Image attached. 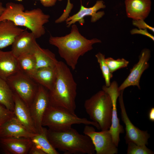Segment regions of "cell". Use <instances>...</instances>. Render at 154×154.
<instances>
[{
	"label": "cell",
	"mask_w": 154,
	"mask_h": 154,
	"mask_svg": "<svg viewBox=\"0 0 154 154\" xmlns=\"http://www.w3.org/2000/svg\"><path fill=\"white\" fill-rule=\"evenodd\" d=\"M49 42L58 48L60 56L68 66L74 70L80 57L92 50L94 44L101 41L97 38L87 39L80 33L76 25L73 24L69 34L60 37L50 36Z\"/></svg>",
	"instance_id": "1"
},
{
	"label": "cell",
	"mask_w": 154,
	"mask_h": 154,
	"mask_svg": "<svg viewBox=\"0 0 154 154\" xmlns=\"http://www.w3.org/2000/svg\"><path fill=\"white\" fill-rule=\"evenodd\" d=\"M56 67L57 74L55 84L52 89L48 91L50 105L75 114L77 84L66 64L58 61Z\"/></svg>",
	"instance_id": "2"
},
{
	"label": "cell",
	"mask_w": 154,
	"mask_h": 154,
	"mask_svg": "<svg viewBox=\"0 0 154 154\" xmlns=\"http://www.w3.org/2000/svg\"><path fill=\"white\" fill-rule=\"evenodd\" d=\"M50 16L44 14L39 8L25 11L24 5L20 3L8 2L0 16V22L5 20L13 22L17 26L29 29L37 38L45 33L43 26L49 21Z\"/></svg>",
	"instance_id": "3"
},
{
	"label": "cell",
	"mask_w": 154,
	"mask_h": 154,
	"mask_svg": "<svg viewBox=\"0 0 154 154\" xmlns=\"http://www.w3.org/2000/svg\"><path fill=\"white\" fill-rule=\"evenodd\" d=\"M48 138L56 149L65 154H93L94 146L87 135L79 133L72 127L59 131L47 129Z\"/></svg>",
	"instance_id": "4"
},
{
	"label": "cell",
	"mask_w": 154,
	"mask_h": 154,
	"mask_svg": "<svg viewBox=\"0 0 154 154\" xmlns=\"http://www.w3.org/2000/svg\"><path fill=\"white\" fill-rule=\"evenodd\" d=\"M85 111L92 121L98 123L101 131L108 130L111 124L112 104L109 95L102 90L84 103Z\"/></svg>",
	"instance_id": "5"
},
{
	"label": "cell",
	"mask_w": 154,
	"mask_h": 154,
	"mask_svg": "<svg viewBox=\"0 0 154 154\" xmlns=\"http://www.w3.org/2000/svg\"><path fill=\"white\" fill-rule=\"evenodd\" d=\"M84 124L95 126L100 129L99 125L85 118H80L68 110L50 104L46 109L42 121V125L50 130L59 131L68 129L75 124Z\"/></svg>",
	"instance_id": "6"
},
{
	"label": "cell",
	"mask_w": 154,
	"mask_h": 154,
	"mask_svg": "<svg viewBox=\"0 0 154 154\" xmlns=\"http://www.w3.org/2000/svg\"><path fill=\"white\" fill-rule=\"evenodd\" d=\"M6 81L13 93L29 107L37 91L39 84L20 71L9 76Z\"/></svg>",
	"instance_id": "7"
},
{
	"label": "cell",
	"mask_w": 154,
	"mask_h": 154,
	"mask_svg": "<svg viewBox=\"0 0 154 154\" xmlns=\"http://www.w3.org/2000/svg\"><path fill=\"white\" fill-rule=\"evenodd\" d=\"M90 125H85L83 133L91 139L96 154H117V147L113 142L109 129L97 132L93 127Z\"/></svg>",
	"instance_id": "8"
},
{
	"label": "cell",
	"mask_w": 154,
	"mask_h": 154,
	"mask_svg": "<svg viewBox=\"0 0 154 154\" xmlns=\"http://www.w3.org/2000/svg\"><path fill=\"white\" fill-rule=\"evenodd\" d=\"M50 104L48 90L39 84L37 91L29 108L38 133L43 130L42 121L45 111Z\"/></svg>",
	"instance_id": "9"
},
{
	"label": "cell",
	"mask_w": 154,
	"mask_h": 154,
	"mask_svg": "<svg viewBox=\"0 0 154 154\" xmlns=\"http://www.w3.org/2000/svg\"><path fill=\"white\" fill-rule=\"evenodd\" d=\"M123 90L120 91L119 100L121 119L125 126L126 142L131 141L139 145H147L148 139L150 137V135L147 131L141 130L135 127L129 119L123 102Z\"/></svg>",
	"instance_id": "10"
},
{
	"label": "cell",
	"mask_w": 154,
	"mask_h": 154,
	"mask_svg": "<svg viewBox=\"0 0 154 154\" xmlns=\"http://www.w3.org/2000/svg\"><path fill=\"white\" fill-rule=\"evenodd\" d=\"M117 82L113 81L109 87L102 86V90L107 93L110 96L112 104L111 124L109 130L110 132L113 142L117 147L120 141L119 135L124 132L123 126L119 123L117 117V101L120 91L118 90Z\"/></svg>",
	"instance_id": "11"
},
{
	"label": "cell",
	"mask_w": 154,
	"mask_h": 154,
	"mask_svg": "<svg viewBox=\"0 0 154 154\" xmlns=\"http://www.w3.org/2000/svg\"><path fill=\"white\" fill-rule=\"evenodd\" d=\"M150 51L147 49L143 50L140 54L138 62L130 70V73L121 85L118 90H124L131 86H136L140 89L139 82L141 76L145 70L149 66L148 61L150 57Z\"/></svg>",
	"instance_id": "12"
},
{
	"label": "cell",
	"mask_w": 154,
	"mask_h": 154,
	"mask_svg": "<svg viewBox=\"0 0 154 154\" xmlns=\"http://www.w3.org/2000/svg\"><path fill=\"white\" fill-rule=\"evenodd\" d=\"M105 7L104 2L102 0L97 1L95 5L90 7H86L81 5L80 10L77 13L69 17L65 21L67 27H69L76 22H78L81 25H83L85 23L84 18L88 16H91V22H96L104 15L103 11H97Z\"/></svg>",
	"instance_id": "13"
},
{
	"label": "cell",
	"mask_w": 154,
	"mask_h": 154,
	"mask_svg": "<svg viewBox=\"0 0 154 154\" xmlns=\"http://www.w3.org/2000/svg\"><path fill=\"white\" fill-rule=\"evenodd\" d=\"M37 134L29 131L15 116L0 127V138L25 137L31 139Z\"/></svg>",
	"instance_id": "14"
},
{
	"label": "cell",
	"mask_w": 154,
	"mask_h": 154,
	"mask_svg": "<svg viewBox=\"0 0 154 154\" xmlns=\"http://www.w3.org/2000/svg\"><path fill=\"white\" fill-rule=\"evenodd\" d=\"M36 39L32 33L25 29L15 38L11 51L16 58L25 53L33 52L38 44Z\"/></svg>",
	"instance_id": "15"
},
{
	"label": "cell",
	"mask_w": 154,
	"mask_h": 154,
	"mask_svg": "<svg viewBox=\"0 0 154 154\" xmlns=\"http://www.w3.org/2000/svg\"><path fill=\"white\" fill-rule=\"evenodd\" d=\"M4 152L7 154H26L33 143L31 138L25 137L0 138Z\"/></svg>",
	"instance_id": "16"
},
{
	"label": "cell",
	"mask_w": 154,
	"mask_h": 154,
	"mask_svg": "<svg viewBox=\"0 0 154 154\" xmlns=\"http://www.w3.org/2000/svg\"><path fill=\"white\" fill-rule=\"evenodd\" d=\"M13 112L17 119L31 132L38 133L32 119L29 107L17 94L14 93Z\"/></svg>",
	"instance_id": "17"
},
{
	"label": "cell",
	"mask_w": 154,
	"mask_h": 154,
	"mask_svg": "<svg viewBox=\"0 0 154 154\" xmlns=\"http://www.w3.org/2000/svg\"><path fill=\"white\" fill-rule=\"evenodd\" d=\"M126 12L128 17L133 20H144L151 9V0H125Z\"/></svg>",
	"instance_id": "18"
},
{
	"label": "cell",
	"mask_w": 154,
	"mask_h": 154,
	"mask_svg": "<svg viewBox=\"0 0 154 154\" xmlns=\"http://www.w3.org/2000/svg\"><path fill=\"white\" fill-rule=\"evenodd\" d=\"M25 30L11 21H0V49L12 45L16 37Z\"/></svg>",
	"instance_id": "19"
},
{
	"label": "cell",
	"mask_w": 154,
	"mask_h": 154,
	"mask_svg": "<svg viewBox=\"0 0 154 154\" xmlns=\"http://www.w3.org/2000/svg\"><path fill=\"white\" fill-rule=\"evenodd\" d=\"M19 71L17 58L11 51H4L0 49V78L6 80Z\"/></svg>",
	"instance_id": "20"
},
{
	"label": "cell",
	"mask_w": 154,
	"mask_h": 154,
	"mask_svg": "<svg viewBox=\"0 0 154 154\" xmlns=\"http://www.w3.org/2000/svg\"><path fill=\"white\" fill-rule=\"evenodd\" d=\"M57 74L56 66L43 67L37 69L31 78L38 84L50 91L55 84Z\"/></svg>",
	"instance_id": "21"
},
{
	"label": "cell",
	"mask_w": 154,
	"mask_h": 154,
	"mask_svg": "<svg viewBox=\"0 0 154 154\" xmlns=\"http://www.w3.org/2000/svg\"><path fill=\"white\" fill-rule=\"evenodd\" d=\"M33 53L35 59L37 69L57 66L58 61L55 54L49 49L42 48L37 44Z\"/></svg>",
	"instance_id": "22"
},
{
	"label": "cell",
	"mask_w": 154,
	"mask_h": 154,
	"mask_svg": "<svg viewBox=\"0 0 154 154\" xmlns=\"http://www.w3.org/2000/svg\"><path fill=\"white\" fill-rule=\"evenodd\" d=\"M17 59L19 71L31 77L37 70L33 53H24L17 57Z\"/></svg>",
	"instance_id": "23"
},
{
	"label": "cell",
	"mask_w": 154,
	"mask_h": 154,
	"mask_svg": "<svg viewBox=\"0 0 154 154\" xmlns=\"http://www.w3.org/2000/svg\"><path fill=\"white\" fill-rule=\"evenodd\" d=\"M0 104L13 112L14 103V93L6 81L0 78Z\"/></svg>",
	"instance_id": "24"
},
{
	"label": "cell",
	"mask_w": 154,
	"mask_h": 154,
	"mask_svg": "<svg viewBox=\"0 0 154 154\" xmlns=\"http://www.w3.org/2000/svg\"><path fill=\"white\" fill-rule=\"evenodd\" d=\"M47 129L46 128L43 127L41 133H37L31 139L33 143L46 154H58L59 153L52 146L48 138Z\"/></svg>",
	"instance_id": "25"
},
{
	"label": "cell",
	"mask_w": 154,
	"mask_h": 154,
	"mask_svg": "<svg viewBox=\"0 0 154 154\" xmlns=\"http://www.w3.org/2000/svg\"><path fill=\"white\" fill-rule=\"evenodd\" d=\"M95 56L99 64L103 77L105 80V86L109 87L110 85V80L113 76L106 62L105 55L99 52Z\"/></svg>",
	"instance_id": "26"
},
{
	"label": "cell",
	"mask_w": 154,
	"mask_h": 154,
	"mask_svg": "<svg viewBox=\"0 0 154 154\" xmlns=\"http://www.w3.org/2000/svg\"><path fill=\"white\" fill-rule=\"evenodd\" d=\"M127 154H153L154 152L148 148L146 145H139L133 142L128 141Z\"/></svg>",
	"instance_id": "27"
},
{
	"label": "cell",
	"mask_w": 154,
	"mask_h": 154,
	"mask_svg": "<svg viewBox=\"0 0 154 154\" xmlns=\"http://www.w3.org/2000/svg\"><path fill=\"white\" fill-rule=\"evenodd\" d=\"M106 61L112 73L118 69L127 67L129 63L128 61L123 58L115 60L108 57L106 58Z\"/></svg>",
	"instance_id": "28"
},
{
	"label": "cell",
	"mask_w": 154,
	"mask_h": 154,
	"mask_svg": "<svg viewBox=\"0 0 154 154\" xmlns=\"http://www.w3.org/2000/svg\"><path fill=\"white\" fill-rule=\"evenodd\" d=\"M14 116L13 112L0 104V127L6 121Z\"/></svg>",
	"instance_id": "29"
},
{
	"label": "cell",
	"mask_w": 154,
	"mask_h": 154,
	"mask_svg": "<svg viewBox=\"0 0 154 154\" xmlns=\"http://www.w3.org/2000/svg\"><path fill=\"white\" fill-rule=\"evenodd\" d=\"M133 24L139 29H149L154 32V28L147 24L143 20H133Z\"/></svg>",
	"instance_id": "30"
},
{
	"label": "cell",
	"mask_w": 154,
	"mask_h": 154,
	"mask_svg": "<svg viewBox=\"0 0 154 154\" xmlns=\"http://www.w3.org/2000/svg\"><path fill=\"white\" fill-rule=\"evenodd\" d=\"M131 34H139L146 36L151 38L154 41V37L151 34H149L147 31V29H139L138 30L136 29H132L131 31Z\"/></svg>",
	"instance_id": "31"
},
{
	"label": "cell",
	"mask_w": 154,
	"mask_h": 154,
	"mask_svg": "<svg viewBox=\"0 0 154 154\" xmlns=\"http://www.w3.org/2000/svg\"><path fill=\"white\" fill-rule=\"evenodd\" d=\"M42 5L44 7H49L54 6L57 1L62 0H39Z\"/></svg>",
	"instance_id": "32"
},
{
	"label": "cell",
	"mask_w": 154,
	"mask_h": 154,
	"mask_svg": "<svg viewBox=\"0 0 154 154\" xmlns=\"http://www.w3.org/2000/svg\"><path fill=\"white\" fill-rule=\"evenodd\" d=\"M28 153L29 154H46L43 151L37 147L33 143Z\"/></svg>",
	"instance_id": "33"
},
{
	"label": "cell",
	"mask_w": 154,
	"mask_h": 154,
	"mask_svg": "<svg viewBox=\"0 0 154 154\" xmlns=\"http://www.w3.org/2000/svg\"><path fill=\"white\" fill-rule=\"evenodd\" d=\"M73 7V4L70 3V0H67V3L63 13L66 15H69Z\"/></svg>",
	"instance_id": "34"
},
{
	"label": "cell",
	"mask_w": 154,
	"mask_h": 154,
	"mask_svg": "<svg viewBox=\"0 0 154 154\" xmlns=\"http://www.w3.org/2000/svg\"><path fill=\"white\" fill-rule=\"evenodd\" d=\"M150 121H154V108H152L150 110L148 115Z\"/></svg>",
	"instance_id": "35"
},
{
	"label": "cell",
	"mask_w": 154,
	"mask_h": 154,
	"mask_svg": "<svg viewBox=\"0 0 154 154\" xmlns=\"http://www.w3.org/2000/svg\"><path fill=\"white\" fill-rule=\"evenodd\" d=\"M5 9V7L3 5L2 3L0 1V16L2 13Z\"/></svg>",
	"instance_id": "36"
}]
</instances>
